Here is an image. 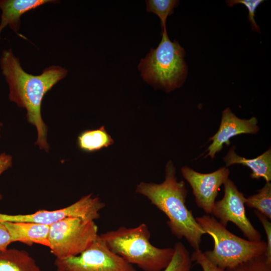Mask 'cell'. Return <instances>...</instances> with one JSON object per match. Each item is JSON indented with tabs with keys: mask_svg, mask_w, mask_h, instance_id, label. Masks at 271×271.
<instances>
[{
	"mask_svg": "<svg viewBox=\"0 0 271 271\" xmlns=\"http://www.w3.org/2000/svg\"><path fill=\"white\" fill-rule=\"evenodd\" d=\"M0 66L9 86V100L26 109L28 121L37 131L35 145L48 152V128L41 116V104L44 95L67 75V70L59 66H51L44 69L40 75L29 74L23 70L19 58L11 49L3 51Z\"/></svg>",
	"mask_w": 271,
	"mask_h": 271,
	"instance_id": "1",
	"label": "cell"
},
{
	"mask_svg": "<svg viewBox=\"0 0 271 271\" xmlns=\"http://www.w3.org/2000/svg\"><path fill=\"white\" fill-rule=\"evenodd\" d=\"M136 192L147 197L166 215L167 224L176 237L185 238L194 250L200 249L202 236L205 233L186 206L185 184L183 181H177L172 161L166 166L165 178L162 183L141 182Z\"/></svg>",
	"mask_w": 271,
	"mask_h": 271,
	"instance_id": "2",
	"label": "cell"
},
{
	"mask_svg": "<svg viewBox=\"0 0 271 271\" xmlns=\"http://www.w3.org/2000/svg\"><path fill=\"white\" fill-rule=\"evenodd\" d=\"M106 247L127 262L144 271H162L171 261L174 247L159 248L150 242L148 225L120 226L99 234Z\"/></svg>",
	"mask_w": 271,
	"mask_h": 271,
	"instance_id": "3",
	"label": "cell"
},
{
	"mask_svg": "<svg viewBox=\"0 0 271 271\" xmlns=\"http://www.w3.org/2000/svg\"><path fill=\"white\" fill-rule=\"evenodd\" d=\"M185 51L176 40L171 41L166 29L162 30V39L152 48L138 66L143 79L155 88L167 92L184 83L188 74Z\"/></svg>",
	"mask_w": 271,
	"mask_h": 271,
	"instance_id": "4",
	"label": "cell"
},
{
	"mask_svg": "<svg viewBox=\"0 0 271 271\" xmlns=\"http://www.w3.org/2000/svg\"><path fill=\"white\" fill-rule=\"evenodd\" d=\"M205 234L214 241L212 250L203 252L206 258L218 267L227 269L265 254L266 241H251L237 236L214 216L205 214L195 218Z\"/></svg>",
	"mask_w": 271,
	"mask_h": 271,
	"instance_id": "5",
	"label": "cell"
},
{
	"mask_svg": "<svg viewBox=\"0 0 271 271\" xmlns=\"http://www.w3.org/2000/svg\"><path fill=\"white\" fill-rule=\"evenodd\" d=\"M98 235L94 221L67 217L50 226L49 248L56 258L76 256L90 247Z\"/></svg>",
	"mask_w": 271,
	"mask_h": 271,
	"instance_id": "6",
	"label": "cell"
},
{
	"mask_svg": "<svg viewBox=\"0 0 271 271\" xmlns=\"http://www.w3.org/2000/svg\"><path fill=\"white\" fill-rule=\"evenodd\" d=\"M56 271H137L133 265L110 251L99 234L92 245L80 254L56 258Z\"/></svg>",
	"mask_w": 271,
	"mask_h": 271,
	"instance_id": "7",
	"label": "cell"
},
{
	"mask_svg": "<svg viewBox=\"0 0 271 271\" xmlns=\"http://www.w3.org/2000/svg\"><path fill=\"white\" fill-rule=\"evenodd\" d=\"M105 206L98 197L92 194L82 196L72 204L58 210H41L28 214L10 215L0 213V222H25L51 225L67 217L94 221Z\"/></svg>",
	"mask_w": 271,
	"mask_h": 271,
	"instance_id": "8",
	"label": "cell"
},
{
	"mask_svg": "<svg viewBox=\"0 0 271 271\" xmlns=\"http://www.w3.org/2000/svg\"><path fill=\"white\" fill-rule=\"evenodd\" d=\"M223 186L224 196L221 200L215 201L211 212L213 216L225 227L229 222L234 223L248 240H261L260 233L246 215L243 194L229 178Z\"/></svg>",
	"mask_w": 271,
	"mask_h": 271,
	"instance_id": "9",
	"label": "cell"
},
{
	"mask_svg": "<svg viewBox=\"0 0 271 271\" xmlns=\"http://www.w3.org/2000/svg\"><path fill=\"white\" fill-rule=\"evenodd\" d=\"M181 172L192 189L197 206L206 214H211L220 187L229 178V169L223 167L214 172L203 174L184 166Z\"/></svg>",
	"mask_w": 271,
	"mask_h": 271,
	"instance_id": "10",
	"label": "cell"
},
{
	"mask_svg": "<svg viewBox=\"0 0 271 271\" xmlns=\"http://www.w3.org/2000/svg\"><path fill=\"white\" fill-rule=\"evenodd\" d=\"M259 130L257 119L252 117L248 119H241L237 117L227 107L222 113L219 128L217 132L208 141L212 143L208 147L207 154L205 156L214 159L216 153L221 151L223 145L229 146L230 139L242 133L255 134Z\"/></svg>",
	"mask_w": 271,
	"mask_h": 271,
	"instance_id": "11",
	"label": "cell"
},
{
	"mask_svg": "<svg viewBox=\"0 0 271 271\" xmlns=\"http://www.w3.org/2000/svg\"><path fill=\"white\" fill-rule=\"evenodd\" d=\"M8 230L12 242L32 245L37 243L49 248L50 226L33 222H2Z\"/></svg>",
	"mask_w": 271,
	"mask_h": 271,
	"instance_id": "12",
	"label": "cell"
},
{
	"mask_svg": "<svg viewBox=\"0 0 271 271\" xmlns=\"http://www.w3.org/2000/svg\"><path fill=\"white\" fill-rule=\"evenodd\" d=\"M55 2L51 0H0V9L2 11L0 38L2 31L7 26L18 33L21 17L25 13L45 4Z\"/></svg>",
	"mask_w": 271,
	"mask_h": 271,
	"instance_id": "13",
	"label": "cell"
},
{
	"mask_svg": "<svg viewBox=\"0 0 271 271\" xmlns=\"http://www.w3.org/2000/svg\"><path fill=\"white\" fill-rule=\"evenodd\" d=\"M235 147H232L223 158L226 167L234 164H240L250 168L252 171L250 177L252 179L263 178L266 182L271 181V150L269 148L258 157L248 159L239 156L235 152Z\"/></svg>",
	"mask_w": 271,
	"mask_h": 271,
	"instance_id": "14",
	"label": "cell"
},
{
	"mask_svg": "<svg viewBox=\"0 0 271 271\" xmlns=\"http://www.w3.org/2000/svg\"><path fill=\"white\" fill-rule=\"evenodd\" d=\"M0 271H42L26 250L7 248L0 251Z\"/></svg>",
	"mask_w": 271,
	"mask_h": 271,
	"instance_id": "15",
	"label": "cell"
},
{
	"mask_svg": "<svg viewBox=\"0 0 271 271\" xmlns=\"http://www.w3.org/2000/svg\"><path fill=\"white\" fill-rule=\"evenodd\" d=\"M114 141L104 126L94 129H87L81 132L77 138L79 148L86 153H92L107 148Z\"/></svg>",
	"mask_w": 271,
	"mask_h": 271,
	"instance_id": "16",
	"label": "cell"
},
{
	"mask_svg": "<svg viewBox=\"0 0 271 271\" xmlns=\"http://www.w3.org/2000/svg\"><path fill=\"white\" fill-rule=\"evenodd\" d=\"M257 194L245 198L244 204L271 219V183L266 182Z\"/></svg>",
	"mask_w": 271,
	"mask_h": 271,
	"instance_id": "17",
	"label": "cell"
},
{
	"mask_svg": "<svg viewBox=\"0 0 271 271\" xmlns=\"http://www.w3.org/2000/svg\"><path fill=\"white\" fill-rule=\"evenodd\" d=\"M174 253L167 266L162 271H192V260L186 247L180 241L175 243Z\"/></svg>",
	"mask_w": 271,
	"mask_h": 271,
	"instance_id": "18",
	"label": "cell"
},
{
	"mask_svg": "<svg viewBox=\"0 0 271 271\" xmlns=\"http://www.w3.org/2000/svg\"><path fill=\"white\" fill-rule=\"evenodd\" d=\"M179 4L176 0L146 1L147 11L156 15L161 21L162 30L166 29V21L169 16L174 12V9Z\"/></svg>",
	"mask_w": 271,
	"mask_h": 271,
	"instance_id": "19",
	"label": "cell"
},
{
	"mask_svg": "<svg viewBox=\"0 0 271 271\" xmlns=\"http://www.w3.org/2000/svg\"><path fill=\"white\" fill-rule=\"evenodd\" d=\"M227 271H271V262L264 254L253 258Z\"/></svg>",
	"mask_w": 271,
	"mask_h": 271,
	"instance_id": "20",
	"label": "cell"
},
{
	"mask_svg": "<svg viewBox=\"0 0 271 271\" xmlns=\"http://www.w3.org/2000/svg\"><path fill=\"white\" fill-rule=\"evenodd\" d=\"M264 2L263 0H229L226 1V3L229 7L237 4L244 5L248 12V20L251 24L252 30L260 33L259 28L254 19L255 12L257 7Z\"/></svg>",
	"mask_w": 271,
	"mask_h": 271,
	"instance_id": "21",
	"label": "cell"
},
{
	"mask_svg": "<svg viewBox=\"0 0 271 271\" xmlns=\"http://www.w3.org/2000/svg\"><path fill=\"white\" fill-rule=\"evenodd\" d=\"M191 259L192 262L199 264L203 271H227L226 269L220 268L209 261L200 249L194 250L191 254Z\"/></svg>",
	"mask_w": 271,
	"mask_h": 271,
	"instance_id": "22",
	"label": "cell"
},
{
	"mask_svg": "<svg viewBox=\"0 0 271 271\" xmlns=\"http://www.w3.org/2000/svg\"><path fill=\"white\" fill-rule=\"evenodd\" d=\"M254 213L263 226L266 236V248L264 254L267 259L271 262V222L270 220L260 212L254 210Z\"/></svg>",
	"mask_w": 271,
	"mask_h": 271,
	"instance_id": "23",
	"label": "cell"
},
{
	"mask_svg": "<svg viewBox=\"0 0 271 271\" xmlns=\"http://www.w3.org/2000/svg\"><path fill=\"white\" fill-rule=\"evenodd\" d=\"M12 243L10 235L3 222H0V251L8 248Z\"/></svg>",
	"mask_w": 271,
	"mask_h": 271,
	"instance_id": "24",
	"label": "cell"
},
{
	"mask_svg": "<svg viewBox=\"0 0 271 271\" xmlns=\"http://www.w3.org/2000/svg\"><path fill=\"white\" fill-rule=\"evenodd\" d=\"M12 166V158L10 155L5 153L0 154V176ZM3 196L0 193V201Z\"/></svg>",
	"mask_w": 271,
	"mask_h": 271,
	"instance_id": "25",
	"label": "cell"
},
{
	"mask_svg": "<svg viewBox=\"0 0 271 271\" xmlns=\"http://www.w3.org/2000/svg\"><path fill=\"white\" fill-rule=\"evenodd\" d=\"M2 126V124L1 123V122H0V131H1V128Z\"/></svg>",
	"mask_w": 271,
	"mask_h": 271,
	"instance_id": "26",
	"label": "cell"
}]
</instances>
